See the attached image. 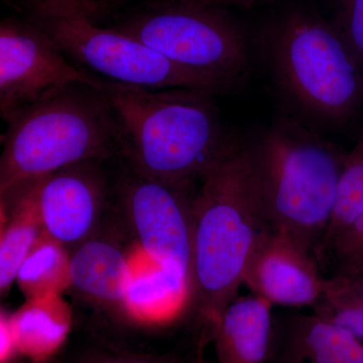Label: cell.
Here are the masks:
<instances>
[{
    "label": "cell",
    "instance_id": "6da1fadb",
    "mask_svg": "<svg viewBox=\"0 0 363 363\" xmlns=\"http://www.w3.org/2000/svg\"><path fill=\"white\" fill-rule=\"evenodd\" d=\"M192 281L187 307L212 336L238 298L245 269L266 229L245 136L230 135L203 175L193 202Z\"/></svg>",
    "mask_w": 363,
    "mask_h": 363
},
{
    "label": "cell",
    "instance_id": "7a4b0ae2",
    "mask_svg": "<svg viewBox=\"0 0 363 363\" xmlns=\"http://www.w3.org/2000/svg\"><path fill=\"white\" fill-rule=\"evenodd\" d=\"M121 157L143 175L198 187L225 149L215 95L197 89L150 90L105 81Z\"/></svg>",
    "mask_w": 363,
    "mask_h": 363
},
{
    "label": "cell",
    "instance_id": "3957f363",
    "mask_svg": "<svg viewBox=\"0 0 363 363\" xmlns=\"http://www.w3.org/2000/svg\"><path fill=\"white\" fill-rule=\"evenodd\" d=\"M2 136V220L40 182L70 164L121 157L118 130L104 89L74 83L18 114Z\"/></svg>",
    "mask_w": 363,
    "mask_h": 363
},
{
    "label": "cell",
    "instance_id": "277c9868",
    "mask_svg": "<svg viewBox=\"0 0 363 363\" xmlns=\"http://www.w3.org/2000/svg\"><path fill=\"white\" fill-rule=\"evenodd\" d=\"M245 140L266 229L317 257L335 207L345 152L292 116H279Z\"/></svg>",
    "mask_w": 363,
    "mask_h": 363
},
{
    "label": "cell",
    "instance_id": "5b68a950",
    "mask_svg": "<svg viewBox=\"0 0 363 363\" xmlns=\"http://www.w3.org/2000/svg\"><path fill=\"white\" fill-rule=\"evenodd\" d=\"M260 45L279 93L308 125L344 128L362 111L363 70L333 23L293 7L269 23Z\"/></svg>",
    "mask_w": 363,
    "mask_h": 363
},
{
    "label": "cell",
    "instance_id": "8992f818",
    "mask_svg": "<svg viewBox=\"0 0 363 363\" xmlns=\"http://www.w3.org/2000/svg\"><path fill=\"white\" fill-rule=\"evenodd\" d=\"M230 94L252 72L247 33L224 6L204 0H152L112 26Z\"/></svg>",
    "mask_w": 363,
    "mask_h": 363
},
{
    "label": "cell",
    "instance_id": "52a82bcc",
    "mask_svg": "<svg viewBox=\"0 0 363 363\" xmlns=\"http://www.w3.org/2000/svg\"><path fill=\"white\" fill-rule=\"evenodd\" d=\"M32 18L81 70L108 82L150 90L197 89L230 94L213 81L186 70L140 40L83 18Z\"/></svg>",
    "mask_w": 363,
    "mask_h": 363
},
{
    "label": "cell",
    "instance_id": "ba28073f",
    "mask_svg": "<svg viewBox=\"0 0 363 363\" xmlns=\"http://www.w3.org/2000/svg\"><path fill=\"white\" fill-rule=\"evenodd\" d=\"M112 214L128 226L143 252L160 269L183 279L190 292L194 213L198 187L178 186L140 173L116 159ZM189 298V296H188Z\"/></svg>",
    "mask_w": 363,
    "mask_h": 363
},
{
    "label": "cell",
    "instance_id": "9c48e42d",
    "mask_svg": "<svg viewBox=\"0 0 363 363\" xmlns=\"http://www.w3.org/2000/svg\"><path fill=\"white\" fill-rule=\"evenodd\" d=\"M74 83L104 89L105 81L81 70L32 18L0 23V114L6 123Z\"/></svg>",
    "mask_w": 363,
    "mask_h": 363
},
{
    "label": "cell",
    "instance_id": "30bf717a",
    "mask_svg": "<svg viewBox=\"0 0 363 363\" xmlns=\"http://www.w3.org/2000/svg\"><path fill=\"white\" fill-rule=\"evenodd\" d=\"M107 162H76L40 184L39 209L45 233L69 252L96 235L111 214L113 174Z\"/></svg>",
    "mask_w": 363,
    "mask_h": 363
},
{
    "label": "cell",
    "instance_id": "8fae6325",
    "mask_svg": "<svg viewBox=\"0 0 363 363\" xmlns=\"http://www.w3.org/2000/svg\"><path fill=\"white\" fill-rule=\"evenodd\" d=\"M325 279L314 253L264 229L253 247L243 284L272 306L312 308L321 297Z\"/></svg>",
    "mask_w": 363,
    "mask_h": 363
},
{
    "label": "cell",
    "instance_id": "7c38bea8",
    "mask_svg": "<svg viewBox=\"0 0 363 363\" xmlns=\"http://www.w3.org/2000/svg\"><path fill=\"white\" fill-rule=\"evenodd\" d=\"M133 272L123 248L104 228L69 252V286L85 300L128 314Z\"/></svg>",
    "mask_w": 363,
    "mask_h": 363
},
{
    "label": "cell",
    "instance_id": "4fadbf2b",
    "mask_svg": "<svg viewBox=\"0 0 363 363\" xmlns=\"http://www.w3.org/2000/svg\"><path fill=\"white\" fill-rule=\"evenodd\" d=\"M363 363V343L312 314L274 315L269 363Z\"/></svg>",
    "mask_w": 363,
    "mask_h": 363
},
{
    "label": "cell",
    "instance_id": "5bb4252c",
    "mask_svg": "<svg viewBox=\"0 0 363 363\" xmlns=\"http://www.w3.org/2000/svg\"><path fill=\"white\" fill-rule=\"evenodd\" d=\"M272 308L253 294L227 307L211 336L218 363H269Z\"/></svg>",
    "mask_w": 363,
    "mask_h": 363
},
{
    "label": "cell",
    "instance_id": "9a60e30c",
    "mask_svg": "<svg viewBox=\"0 0 363 363\" xmlns=\"http://www.w3.org/2000/svg\"><path fill=\"white\" fill-rule=\"evenodd\" d=\"M43 182V181H42ZM42 182L30 189L2 220L0 240V291L9 292L33 247L45 234L39 209Z\"/></svg>",
    "mask_w": 363,
    "mask_h": 363
},
{
    "label": "cell",
    "instance_id": "2e32d148",
    "mask_svg": "<svg viewBox=\"0 0 363 363\" xmlns=\"http://www.w3.org/2000/svg\"><path fill=\"white\" fill-rule=\"evenodd\" d=\"M16 281L30 300L55 296L69 286V252L44 234L21 267Z\"/></svg>",
    "mask_w": 363,
    "mask_h": 363
},
{
    "label": "cell",
    "instance_id": "e0dca14e",
    "mask_svg": "<svg viewBox=\"0 0 363 363\" xmlns=\"http://www.w3.org/2000/svg\"><path fill=\"white\" fill-rule=\"evenodd\" d=\"M363 212V128L354 147L345 152L339 180L337 198L330 224L318 252L350 225ZM317 252V255H318Z\"/></svg>",
    "mask_w": 363,
    "mask_h": 363
},
{
    "label": "cell",
    "instance_id": "ac0fdd59",
    "mask_svg": "<svg viewBox=\"0 0 363 363\" xmlns=\"http://www.w3.org/2000/svg\"><path fill=\"white\" fill-rule=\"evenodd\" d=\"M322 271L363 276V212L317 255Z\"/></svg>",
    "mask_w": 363,
    "mask_h": 363
},
{
    "label": "cell",
    "instance_id": "d6986e66",
    "mask_svg": "<svg viewBox=\"0 0 363 363\" xmlns=\"http://www.w3.org/2000/svg\"><path fill=\"white\" fill-rule=\"evenodd\" d=\"M33 18H83L99 21L111 13V0H23Z\"/></svg>",
    "mask_w": 363,
    "mask_h": 363
},
{
    "label": "cell",
    "instance_id": "ffe728a7",
    "mask_svg": "<svg viewBox=\"0 0 363 363\" xmlns=\"http://www.w3.org/2000/svg\"><path fill=\"white\" fill-rule=\"evenodd\" d=\"M332 23L363 70V0H338Z\"/></svg>",
    "mask_w": 363,
    "mask_h": 363
},
{
    "label": "cell",
    "instance_id": "44dd1931",
    "mask_svg": "<svg viewBox=\"0 0 363 363\" xmlns=\"http://www.w3.org/2000/svg\"><path fill=\"white\" fill-rule=\"evenodd\" d=\"M313 313L350 332L363 340V306L339 304L319 300L312 307Z\"/></svg>",
    "mask_w": 363,
    "mask_h": 363
},
{
    "label": "cell",
    "instance_id": "7402d4cb",
    "mask_svg": "<svg viewBox=\"0 0 363 363\" xmlns=\"http://www.w3.org/2000/svg\"><path fill=\"white\" fill-rule=\"evenodd\" d=\"M319 300L363 306V276H329L325 279L323 291Z\"/></svg>",
    "mask_w": 363,
    "mask_h": 363
},
{
    "label": "cell",
    "instance_id": "603a6c76",
    "mask_svg": "<svg viewBox=\"0 0 363 363\" xmlns=\"http://www.w3.org/2000/svg\"><path fill=\"white\" fill-rule=\"evenodd\" d=\"M173 355H152L143 353L101 351L84 355L78 363H191Z\"/></svg>",
    "mask_w": 363,
    "mask_h": 363
},
{
    "label": "cell",
    "instance_id": "cb8c5ba5",
    "mask_svg": "<svg viewBox=\"0 0 363 363\" xmlns=\"http://www.w3.org/2000/svg\"><path fill=\"white\" fill-rule=\"evenodd\" d=\"M204 1L218 4V6H230V4H233V6H252L257 0H204Z\"/></svg>",
    "mask_w": 363,
    "mask_h": 363
},
{
    "label": "cell",
    "instance_id": "d4e9b609",
    "mask_svg": "<svg viewBox=\"0 0 363 363\" xmlns=\"http://www.w3.org/2000/svg\"><path fill=\"white\" fill-rule=\"evenodd\" d=\"M191 363H207L205 362L204 358L202 357H198L197 358H195L194 360H192V362Z\"/></svg>",
    "mask_w": 363,
    "mask_h": 363
},
{
    "label": "cell",
    "instance_id": "484cf974",
    "mask_svg": "<svg viewBox=\"0 0 363 363\" xmlns=\"http://www.w3.org/2000/svg\"><path fill=\"white\" fill-rule=\"evenodd\" d=\"M45 363H62L58 362V360H52V362H45Z\"/></svg>",
    "mask_w": 363,
    "mask_h": 363
},
{
    "label": "cell",
    "instance_id": "4316f807",
    "mask_svg": "<svg viewBox=\"0 0 363 363\" xmlns=\"http://www.w3.org/2000/svg\"><path fill=\"white\" fill-rule=\"evenodd\" d=\"M4 363H14V362H6Z\"/></svg>",
    "mask_w": 363,
    "mask_h": 363
}]
</instances>
